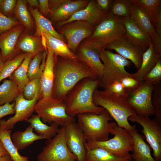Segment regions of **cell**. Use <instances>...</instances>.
I'll use <instances>...</instances> for the list:
<instances>
[{"label": "cell", "mask_w": 161, "mask_h": 161, "mask_svg": "<svg viewBox=\"0 0 161 161\" xmlns=\"http://www.w3.org/2000/svg\"><path fill=\"white\" fill-rule=\"evenodd\" d=\"M86 78L98 79L86 64L77 58L56 57L52 97L64 100L76 84Z\"/></svg>", "instance_id": "6da1fadb"}, {"label": "cell", "mask_w": 161, "mask_h": 161, "mask_svg": "<svg viewBox=\"0 0 161 161\" xmlns=\"http://www.w3.org/2000/svg\"><path fill=\"white\" fill-rule=\"evenodd\" d=\"M99 86L98 79L84 78L68 92L64 100L67 114L72 117L85 113L99 114L105 109L97 106L93 100V94Z\"/></svg>", "instance_id": "7a4b0ae2"}, {"label": "cell", "mask_w": 161, "mask_h": 161, "mask_svg": "<svg viewBox=\"0 0 161 161\" xmlns=\"http://www.w3.org/2000/svg\"><path fill=\"white\" fill-rule=\"evenodd\" d=\"M127 96L118 95L97 89L93 94V100L96 106L102 107L108 111L118 126L129 132L136 126L130 125L128 118L136 114L129 103Z\"/></svg>", "instance_id": "3957f363"}, {"label": "cell", "mask_w": 161, "mask_h": 161, "mask_svg": "<svg viewBox=\"0 0 161 161\" xmlns=\"http://www.w3.org/2000/svg\"><path fill=\"white\" fill-rule=\"evenodd\" d=\"M76 117L77 123L87 142L108 140L111 130L117 125L115 122H109L112 118L105 109L99 114L85 113L78 114Z\"/></svg>", "instance_id": "277c9868"}, {"label": "cell", "mask_w": 161, "mask_h": 161, "mask_svg": "<svg viewBox=\"0 0 161 161\" xmlns=\"http://www.w3.org/2000/svg\"><path fill=\"white\" fill-rule=\"evenodd\" d=\"M99 56L104 69L102 75L98 79L99 86L105 89L114 82L131 75L125 69V67L131 65L130 61L106 49L101 50Z\"/></svg>", "instance_id": "5b68a950"}, {"label": "cell", "mask_w": 161, "mask_h": 161, "mask_svg": "<svg viewBox=\"0 0 161 161\" xmlns=\"http://www.w3.org/2000/svg\"><path fill=\"white\" fill-rule=\"evenodd\" d=\"M125 37L122 18L108 14L95 27L92 34L86 39L101 50L105 49L109 44Z\"/></svg>", "instance_id": "8992f818"}, {"label": "cell", "mask_w": 161, "mask_h": 161, "mask_svg": "<svg viewBox=\"0 0 161 161\" xmlns=\"http://www.w3.org/2000/svg\"><path fill=\"white\" fill-rule=\"evenodd\" d=\"M34 112L44 123L54 122L62 127L76 121L67 114L65 103L61 99L41 98L35 105Z\"/></svg>", "instance_id": "52a82bcc"}, {"label": "cell", "mask_w": 161, "mask_h": 161, "mask_svg": "<svg viewBox=\"0 0 161 161\" xmlns=\"http://www.w3.org/2000/svg\"><path fill=\"white\" fill-rule=\"evenodd\" d=\"M110 134L114 137L103 141H90L85 143V147L89 149L100 148L119 157L127 156L132 151L133 141L129 132L117 125L111 130Z\"/></svg>", "instance_id": "ba28073f"}, {"label": "cell", "mask_w": 161, "mask_h": 161, "mask_svg": "<svg viewBox=\"0 0 161 161\" xmlns=\"http://www.w3.org/2000/svg\"><path fill=\"white\" fill-rule=\"evenodd\" d=\"M37 161H77L76 157L69 150L65 140V126L46 142L42 151L37 157Z\"/></svg>", "instance_id": "9c48e42d"}, {"label": "cell", "mask_w": 161, "mask_h": 161, "mask_svg": "<svg viewBox=\"0 0 161 161\" xmlns=\"http://www.w3.org/2000/svg\"><path fill=\"white\" fill-rule=\"evenodd\" d=\"M140 125L147 141L153 151L155 161H161V122L155 118L151 120L136 114L130 116L128 120Z\"/></svg>", "instance_id": "30bf717a"}, {"label": "cell", "mask_w": 161, "mask_h": 161, "mask_svg": "<svg viewBox=\"0 0 161 161\" xmlns=\"http://www.w3.org/2000/svg\"><path fill=\"white\" fill-rule=\"evenodd\" d=\"M154 87V85L143 81L136 89L128 92V102L137 114L146 117L153 115L151 98Z\"/></svg>", "instance_id": "8fae6325"}, {"label": "cell", "mask_w": 161, "mask_h": 161, "mask_svg": "<svg viewBox=\"0 0 161 161\" xmlns=\"http://www.w3.org/2000/svg\"><path fill=\"white\" fill-rule=\"evenodd\" d=\"M95 27L84 21L77 20L58 27L57 32L64 37L69 47L75 54L80 44L92 34Z\"/></svg>", "instance_id": "7c38bea8"}, {"label": "cell", "mask_w": 161, "mask_h": 161, "mask_svg": "<svg viewBox=\"0 0 161 161\" xmlns=\"http://www.w3.org/2000/svg\"><path fill=\"white\" fill-rule=\"evenodd\" d=\"M39 89L32 100L25 99L22 93L16 97L14 101L15 114L7 120H0V129L11 130L17 123L21 121H26L32 115L35 105L40 99Z\"/></svg>", "instance_id": "4fadbf2b"}, {"label": "cell", "mask_w": 161, "mask_h": 161, "mask_svg": "<svg viewBox=\"0 0 161 161\" xmlns=\"http://www.w3.org/2000/svg\"><path fill=\"white\" fill-rule=\"evenodd\" d=\"M100 50L85 39L79 45L75 53L77 58L86 64L98 79L102 75L104 69L99 56Z\"/></svg>", "instance_id": "5bb4252c"}, {"label": "cell", "mask_w": 161, "mask_h": 161, "mask_svg": "<svg viewBox=\"0 0 161 161\" xmlns=\"http://www.w3.org/2000/svg\"><path fill=\"white\" fill-rule=\"evenodd\" d=\"M130 17L152 39L154 47L161 55V38L157 35L151 22L147 12L143 8L130 0L129 5Z\"/></svg>", "instance_id": "9a60e30c"}, {"label": "cell", "mask_w": 161, "mask_h": 161, "mask_svg": "<svg viewBox=\"0 0 161 161\" xmlns=\"http://www.w3.org/2000/svg\"><path fill=\"white\" fill-rule=\"evenodd\" d=\"M65 128V140L69 150L76 157L77 161H84V144L87 141L83 131L75 122L69 123Z\"/></svg>", "instance_id": "2e32d148"}, {"label": "cell", "mask_w": 161, "mask_h": 161, "mask_svg": "<svg viewBox=\"0 0 161 161\" xmlns=\"http://www.w3.org/2000/svg\"><path fill=\"white\" fill-rule=\"evenodd\" d=\"M106 49L114 50L117 54L131 62L137 71L140 68L145 51L126 37L118 39L109 44L106 46Z\"/></svg>", "instance_id": "e0dca14e"}, {"label": "cell", "mask_w": 161, "mask_h": 161, "mask_svg": "<svg viewBox=\"0 0 161 161\" xmlns=\"http://www.w3.org/2000/svg\"><path fill=\"white\" fill-rule=\"evenodd\" d=\"M24 28L19 24L0 35V52L5 62L19 53L16 47Z\"/></svg>", "instance_id": "ac0fdd59"}, {"label": "cell", "mask_w": 161, "mask_h": 161, "mask_svg": "<svg viewBox=\"0 0 161 161\" xmlns=\"http://www.w3.org/2000/svg\"><path fill=\"white\" fill-rule=\"evenodd\" d=\"M90 1L66 0L58 7L50 10L48 17L51 23L57 24L64 22L68 20L76 12L85 8Z\"/></svg>", "instance_id": "d6986e66"}, {"label": "cell", "mask_w": 161, "mask_h": 161, "mask_svg": "<svg viewBox=\"0 0 161 161\" xmlns=\"http://www.w3.org/2000/svg\"><path fill=\"white\" fill-rule=\"evenodd\" d=\"M37 28V27H36ZM35 36H41L44 44L47 51L51 52L55 57L75 59V54L70 50L67 44L58 39L47 32L37 28Z\"/></svg>", "instance_id": "ffe728a7"}, {"label": "cell", "mask_w": 161, "mask_h": 161, "mask_svg": "<svg viewBox=\"0 0 161 161\" xmlns=\"http://www.w3.org/2000/svg\"><path fill=\"white\" fill-rule=\"evenodd\" d=\"M108 14L98 8L95 0H91L85 8L76 12L66 21L57 24V26L58 27L71 21L80 20L95 27Z\"/></svg>", "instance_id": "44dd1931"}, {"label": "cell", "mask_w": 161, "mask_h": 161, "mask_svg": "<svg viewBox=\"0 0 161 161\" xmlns=\"http://www.w3.org/2000/svg\"><path fill=\"white\" fill-rule=\"evenodd\" d=\"M122 18L125 32V37L145 51L152 42L150 36L138 26L130 17Z\"/></svg>", "instance_id": "7402d4cb"}, {"label": "cell", "mask_w": 161, "mask_h": 161, "mask_svg": "<svg viewBox=\"0 0 161 161\" xmlns=\"http://www.w3.org/2000/svg\"><path fill=\"white\" fill-rule=\"evenodd\" d=\"M56 57L51 52L47 51L45 67L40 78L39 99L52 97Z\"/></svg>", "instance_id": "603a6c76"}, {"label": "cell", "mask_w": 161, "mask_h": 161, "mask_svg": "<svg viewBox=\"0 0 161 161\" xmlns=\"http://www.w3.org/2000/svg\"><path fill=\"white\" fill-rule=\"evenodd\" d=\"M132 137L133 145L131 154L134 161H155L152 156L151 147L144 140L143 135L135 129L129 132Z\"/></svg>", "instance_id": "cb8c5ba5"}, {"label": "cell", "mask_w": 161, "mask_h": 161, "mask_svg": "<svg viewBox=\"0 0 161 161\" xmlns=\"http://www.w3.org/2000/svg\"><path fill=\"white\" fill-rule=\"evenodd\" d=\"M160 58L161 55L155 49L152 42L143 53L140 68L136 73L131 74V76L139 82L143 81L144 77Z\"/></svg>", "instance_id": "d4e9b609"}, {"label": "cell", "mask_w": 161, "mask_h": 161, "mask_svg": "<svg viewBox=\"0 0 161 161\" xmlns=\"http://www.w3.org/2000/svg\"><path fill=\"white\" fill-rule=\"evenodd\" d=\"M18 40L16 48L23 52L34 56L38 53L47 51L41 36H34L28 33L25 29Z\"/></svg>", "instance_id": "484cf974"}, {"label": "cell", "mask_w": 161, "mask_h": 161, "mask_svg": "<svg viewBox=\"0 0 161 161\" xmlns=\"http://www.w3.org/2000/svg\"><path fill=\"white\" fill-rule=\"evenodd\" d=\"M148 13L158 35L161 38V0H133Z\"/></svg>", "instance_id": "4316f807"}, {"label": "cell", "mask_w": 161, "mask_h": 161, "mask_svg": "<svg viewBox=\"0 0 161 161\" xmlns=\"http://www.w3.org/2000/svg\"><path fill=\"white\" fill-rule=\"evenodd\" d=\"M38 135L49 140L55 136L59 131V126L53 122L49 126L44 123L37 115H32L27 121Z\"/></svg>", "instance_id": "83f0119b"}, {"label": "cell", "mask_w": 161, "mask_h": 161, "mask_svg": "<svg viewBox=\"0 0 161 161\" xmlns=\"http://www.w3.org/2000/svg\"><path fill=\"white\" fill-rule=\"evenodd\" d=\"M30 125L24 131H18L11 136L12 141L18 150H21L29 146L37 140L44 139L33 131Z\"/></svg>", "instance_id": "f1b7e54d"}, {"label": "cell", "mask_w": 161, "mask_h": 161, "mask_svg": "<svg viewBox=\"0 0 161 161\" xmlns=\"http://www.w3.org/2000/svg\"><path fill=\"white\" fill-rule=\"evenodd\" d=\"M86 154L84 161H132L131 154L120 157L100 148L91 149L86 147Z\"/></svg>", "instance_id": "f546056e"}, {"label": "cell", "mask_w": 161, "mask_h": 161, "mask_svg": "<svg viewBox=\"0 0 161 161\" xmlns=\"http://www.w3.org/2000/svg\"><path fill=\"white\" fill-rule=\"evenodd\" d=\"M33 56L32 54L27 53L21 65L9 77L17 84L22 93L24 87L30 81L27 75L28 69Z\"/></svg>", "instance_id": "4dcf8cb0"}, {"label": "cell", "mask_w": 161, "mask_h": 161, "mask_svg": "<svg viewBox=\"0 0 161 161\" xmlns=\"http://www.w3.org/2000/svg\"><path fill=\"white\" fill-rule=\"evenodd\" d=\"M22 93L18 87L12 80H5L0 85V105L10 103Z\"/></svg>", "instance_id": "1f68e13d"}, {"label": "cell", "mask_w": 161, "mask_h": 161, "mask_svg": "<svg viewBox=\"0 0 161 161\" xmlns=\"http://www.w3.org/2000/svg\"><path fill=\"white\" fill-rule=\"evenodd\" d=\"M26 0H17L14 14L18 21L25 29L29 32L32 31L34 28L33 19L27 6Z\"/></svg>", "instance_id": "d6a6232c"}, {"label": "cell", "mask_w": 161, "mask_h": 161, "mask_svg": "<svg viewBox=\"0 0 161 161\" xmlns=\"http://www.w3.org/2000/svg\"><path fill=\"white\" fill-rule=\"evenodd\" d=\"M47 51L39 52L34 55L28 67L27 75L30 80L40 79L44 69Z\"/></svg>", "instance_id": "836d02e7"}, {"label": "cell", "mask_w": 161, "mask_h": 161, "mask_svg": "<svg viewBox=\"0 0 161 161\" xmlns=\"http://www.w3.org/2000/svg\"><path fill=\"white\" fill-rule=\"evenodd\" d=\"M11 130L0 129V140L13 161H29L28 157L21 155L11 139Z\"/></svg>", "instance_id": "e575fe53"}, {"label": "cell", "mask_w": 161, "mask_h": 161, "mask_svg": "<svg viewBox=\"0 0 161 161\" xmlns=\"http://www.w3.org/2000/svg\"><path fill=\"white\" fill-rule=\"evenodd\" d=\"M30 9L35 20L37 28H41L47 32L55 37L65 42H66L64 37L55 30L50 20L43 16L38 9H33L30 7Z\"/></svg>", "instance_id": "d590c367"}, {"label": "cell", "mask_w": 161, "mask_h": 161, "mask_svg": "<svg viewBox=\"0 0 161 161\" xmlns=\"http://www.w3.org/2000/svg\"><path fill=\"white\" fill-rule=\"evenodd\" d=\"M27 53H19L13 58L6 61L0 72V83L9 77L13 72L21 65Z\"/></svg>", "instance_id": "8d00e7d4"}, {"label": "cell", "mask_w": 161, "mask_h": 161, "mask_svg": "<svg viewBox=\"0 0 161 161\" xmlns=\"http://www.w3.org/2000/svg\"><path fill=\"white\" fill-rule=\"evenodd\" d=\"M130 0H114L109 14L121 18L130 17Z\"/></svg>", "instance_id": "74e56055"}, {"label": "cell", "mask_w": 161, "mask_h": 161, "mask_svg": "<svg viewBox=\"0 0 161 161\" xmlns=\"http://www.w3.org/2000/svg\"><path fill=\"white\" fill-rule=\"evenodd\" d=\"M151 103L153 115L155 118L161 122V82L154 86Z\"/></svg>", "instance_id": "f35d334b"}, {"label": "cell", "mask_w": 161, "mask_h": 161, "mask_svg": "<svg viewBox=\"0 0 161 161\" xmlns=\"http://www.w3.org/2000/svg\"><path fill=\"white\" fill-rule=\"evenodd\" d=\"M143 81L154 86L161 82V58L144 77Z\"/></svg>", "instance_id": "ab89813d"}, {"label": "cell", "mask_w": 161, "mask_h": 161, "mask_svg": "<svg viewBox=\"0 0 161 161\" xmlns=\"http://www.w3.org/2000/svg\"><path fill=\"white\" fill-rule=\"evenodd\" d=\"M40 79L30 80L24 87L22 93L24 98L27 100L33 98L40 89Z\"/></svg>", "instance_id": "60d3db41"}, {"label": "cell", "mask_w": 161, "mask_h": 161, "mask_svg": "<svg viewBox=\"0 0 161 161\" xmlns=\"http://www.w3.org/2000/svg\"><path fill=\"white\" fill-rule=\"evenodd\" d=\"M19 24H21L18 21L7 16L0 12V35Z\"/></svg>", "instance_id": "b9f144b4"}, {"label": "cell", "mask_w": 161, "mask_h": 161, "mask_svg": "<svg viewBox=\"0 0 161 161\" xmlns=\"http://www.w3.org/2000/svg\"><path fill=\"white\" fill-rule=\"evenodd\" d=\"M17 2L16 0H0V12L4 15L11 17Z\"/></svg>", "instance_id": "7bdbcfd3"}, {"label": "cell", "mask_w": 161, "mask_h": 161, "mask_svg": "<svg viewBox=\"0 0 161 161\" xmlns=\"http://www.w3.org/2000/svg\"><path fill=\"white\" fill-rule=\"evenodd\" d=\"M126 91L129 92L135 89L139 85L140 82L131 76H127L123 78L120 80Z\"/></svg>", "instance_id": "ee69618b"}, {"label": "cell", "mask_w": 161, "mask_h": 161, "mask_svg": "<svg viewBox=\"0 0 161 161\" xmlns=\"http://www.w3.org/2000/svg\"><path fill=\"white\" fill-rule=\"evenodd\" d=\"M104 90L120 96L127 95L128 93L120 81L114 82Z\"/></svg>", "instance_id": "f6af8a7d"}, {"label": "cell", "mask_w": 161, "mask_h": 161, "mask_svg": "<svg viewBox=\"0 0 161 161\" xmlns=\"http://www.w3.org/2000/svg\"><path fill=\"white\" fill-rule=\"evenodd\" d=\"M15 103H6L0 105V119L6 115L14 114L15 113Z\"/></svg>", "instance_id": "bcb514c9"}, {"label": "cell", "mask_w": 161, "mask_h": 161, "mask_svg": "<svg viewBox=\"0 0 161 161\" xmlns=\"http://www.w3.org/2000/svg\"><path fill=\"white\" fill-rule=\"evenodd\" d=\"M97 6L100 10L109 14L112 6L113 0H96Z\"/></svg>", "instance_id": "7dc6e473"}, {"label": "cell", "mask_w": 161, "mask_h": 161, "mask_svg": "<svg viewBox=\"0 0 161 161\" xmlns=\"http://www.w3.org/2000/svg\"><path fill=\"white\" fill-rule=\"evenodd\" d=\"M39 6L38 10L40 13L44 17H48L50 10L48 0H39Z\"/></svg>", "instance_id": "c3c4849f"}, {"label": "cell", "mask_w": 161, "mask_h": 161, "mask_svg": "<svg viewBox=\"0 0 161 161\" xmlns=\"http://www.w3.org/2000/svg\"><path fill=\"white\" fill-rule=\"evenodd\" d=\"M66 0H48V3L50 10H53L58 7Z\"/></svg>", "instance_id": "681fc988"}, {"label": "cell", "mask_w": 161, "mask_h": 161, "mask_svg": "<svg viewBox=\"0 0 161 161\" xmlns=\"http://www.w3.org/2000/svg\"><path fill=\"white\" fill-rule=\"evenodd\" d=\"M27 3H28L31 7H36L38 9L39 6V0H26Z\"/></svg>", "instance_id": "f907efd6"}, {"label": "cell", "mask_w": 161, "mask_h": 161, "mask_svg": "<svg viewBox=\"0 0 161 161\" xmlns=\"http://www.w3.org/2000/svg\"><path fill=\"white\" fill-rule=\"evenodd\" d=\"M9 155L2 143H0V157Z\"/></svg>", "instance_id": "816d5d0a"}, {"label": "cell", "mask_w": 161, "mask_h": 161, "mask_svg": "<svg viewBox=\"0 0 161 161\" xmlns=\"http://www.w3.org/2000/svg\"><path fill=\"white\" fill-rule=\"evenodd\" d=\"M0 161H13L9 155L0 157Z\"/></svg>", "instance_id": "f5cc1de1"}, {"label": "cell", "mask_w": 161, "mask_h": 161, "mask_svg": "<svg viewBox=\"0 0 161 161\" xmlns=\"http://www.w3.org/2000/svg\"><path fill=\"white\" fill-rule=\"evenodd\" d=\"M4 63L5 62L4 61L2 58L1 54L0 52V72L3 67Z\"/></svg>", "instance_id": "db71d44e"}, {"label": "cell", "mask_w": 161, "mask_h": 161, "mask_svg": "<svg viewBox=\"0 0 161 161\" xmlns=\"http://www.w3.org/2000/svg\"><path fill=\"white\" fill-rule=\"evenodd\" d=\"M0 143H2L0 140Z\"/></svg>", "instance_id": "11a10c76"}]
</instances>
